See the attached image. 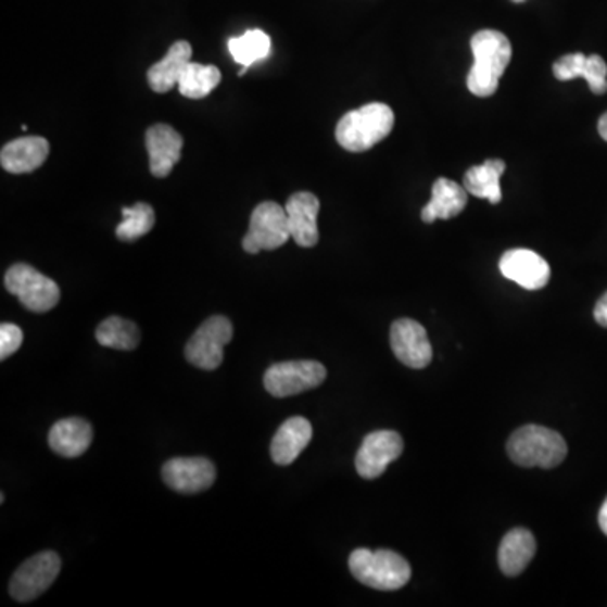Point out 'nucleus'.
I'll list each match as a JSON object with an SVG mask.
<instances>
[{"instance_id": "obj_1", "label": "nucleus", "mask_w": 607, "mask_h": 607, "mask_svg": "<svg viewBox=\"0 0 607 607\" xmlns=\"http://www.w3.org/2000/svg\"><path fill=\"white\" fill-rule=\"evenodd\" d=\"M472 63L468 88L476 97L486 99L496 93L499 79L511 61V42L499 30H479L471 39Z\"/></svg>"}, {"instance_id": "obj_2", "label": "nucleus", "mask_w": 607, "mask_h": 607, "mask_svg": "<svg viewBox=\"0 0 607 607\" xmlns=\"http://www.w3.org/2000/svg\"><path fill=\"white\" fill-rule=\"evenodd\" d=\"M506 451L509 459L521 468L552 469L567 457L566 439L555 430L535 423L515 430Z\"/></svg>"}, {"instance_id": "obj_3", "label": "nucleus", "mask_w": 607, "mask_h": 607, "mask_svg": "<svg viewBox=\"0 0 607 607\" xmlns=\"http://www.w3.org/2000/svg\"><path fill=\"white\" fill-rule=\"evenodd\" d=\"M395 125L393 110L385 103H368L344 115L337 125V140L350 152H365L387 139Z\"/></svg>"}, {"instance_id": "obj_4", "label": "nucleus", "mask_w": 607, "mask_h": 607, "mask_svg": "<svg viewBox=\"0 0 607 607\" xmlns=\"http://www.w3.org/2000/svg\"><path fill=\"white\" fill-rule=\"evenodd\" d=\"M347 564L356 581L377 591H396L410 581L407 560L392 551L358 548L350 555Z\"/></svg>"}, {"instance_id": "obj_5", "label": "nucleus", "mask_w": 607, "mask_h": 607, "mask_svg": "<svg viewBox=\"0 0 607 607\" xmlns=\"http://www.w3.org/2000/svg\"><path fill=\"white\" fill-rule=\"evenodd\" d=\"M5 289L33 313H48L61 299L58 283L27 264H15L4 277Z\"/></svg>"}, {"instance_id": "obj_6", "label": "nucleus", "mask_w": 607, "mask_h": 607, "mask_svg": "<svg viewBox=\"0 0 607 607\" xmlns=\"http://www.w3.org/2000/svg\"><path fill=\"white\" fill-rule=\"evenodd\" d=\"M325 365L314 359L283 362L271 365L264 375V387L271 396L286 399L317 389L326 380Z\"/></svg>"}, {"instance_id": "obj_7", "label": "nucleus", "mask_w": 607, "mask_h": 607, "mask_svg": "<svg viewBox=\"0 0 607 607\" xmlns=\"http://www.w3.org/2000/svg\"><path fill=\"white\" fill-rule=\"evenodd\" d=\"M233 338V326L225 316L207 317L186 344V359L201 370L213 371L223 363L225 346Z\"/></svg>"}, {"instance_id": "obj_8", "label": "nucleus", "mask_w": 607, "mask_h": 607, "mask_svg": "<svg viewBox=\"0 0 607 607\" xmlns=\"http://www.w3.org/2000/svg\"><path fill=\"white\" fill-rule=\"evenodd\" d=\"M291 238L286 206L274 201H265L253 210L250 216L249 233L243 238L242 246L246 253L262 250H277Z\"/></svg>"}, {"instance_id": "obj_9", "label": "nucleus", "mask_w": 607, "mask_h": 607, "mask_svg": "<svg viewBox=\"0 0 607 607\" xmlns=\"http://www.w3.org/2000/svg\"><path fill=\"white\" fill-rule=\"evenodd\" d=\"M60 570V555L56 552H41L15 570L9 584V593L20 603L35 600L56 581Z\"/></svg>"}, {"instance_id": "obj_10", "label": "nucleus", "mask_w": 607, "mask_h": 607, "mask_svg": "<svg viewBox=\"0 0 607 607\" xmlns=\"http://www.w3.org/2000/svg\"><path fill=\"white\" fill-rule=\"evenodd\" d=\"M404 453V439L393 430H377L363 439L356 454V471L363 479H377Z\"/></svg>"}, {"instance_id": "obj_11", "label": "nucleus", "mask_w": 607, "mask_h": 607, "mask_svg": "<svg viewBox=\"0 0 607 607\" xmlns=\"http://www.w3.org/2000/svg\"><path fill=\"white\" fill-rule=\"evenodd\" d=\"M390 344L396 359L408 368L422 370L432 362V346L426 328L414 319H399L390 329Z\"/></svg>"}, {"instance_id": "obj_12", "label": "nucleus", "mask_w": 607, "mask_h": 607, "mask_svg": "<svg viewBox=\"0 0 607 607\" xmlns=\"http://www.w3.org/2000/svg\"><path fill=\"white\" fill-rule=\"evenodd\" d=\"M164 483L182 494H197L212 488L216 468L206 457H174L163 468Z\"/></svg>"}, {"instance_id": "obj_13", "label": "nucleus", "mask_w": 607, "mask_h": 607, "mask_svg": "<svg viewBox=\"0 0 607 607\" xmlns=\"http://www.w3.org/2000/svg\"><path fill=\"white\" fill-rule=\"evenodd\" d=\"M499 270L527 291H540L551 280V265L533 250H508L499 261Z\"/></svg>"}, {"instance_id": "obj_14", "label": "nucleus", "mask_w": 607, "mask_h": 607, "mask_svg": "<svg viewBox=\"0 0 607 607\" xmlns=\"http://www.w3.org/2000/svg\"><path fill=\"white\" fill-rule=\"evenodd\" d=\"M185 139L167 124H155L146 132V148L151 161V173L155 178H166L173 173L182 154Z\"/></svg>"}, {"instance_id": "obj_15", "label": "nucleus", "mask_w": 607, "mask_h": 607, "mask_svg": "<svg viewBox=\"0 0 607 607\" xmlns=\"http://www.w3.org/2000/svg\"><path fill=\"white\" fill-rule=\"evenodd\" d=\"M321 203L313 193L301 191L292 194L287 200L286 212L289 219V230L294 242L304 249L316 246L319 242V228H317V216H319Z\"/></svg>"}, {"instance_id": "obj_16", "label": "nucleus", "mask_w": 607, "mask_h": 607, "mask_svg": "<svg viewBox=\"0 0 607 607\" xmlns=\"http://www.w3.org/2000/svg\"><path fill=\"white\" fill-rule=\"evenodd\" d=\"M50 155V142L45 137H21L5 143L0 164L8 173L27 174L39 169Z\"/></svg>"}, {"instance_id": "obj_17", "label": "nucleus", "mask_w": 607, "mask_h": 607, "mask_svg": "<svg viewBox=\"0 0 607 607\" xmlns=\"http://www.w3.org/2000/svg\"><path fill=\"white\" fill-rule=\"evenodd\" d=\"M313 439V426L304 417H291L280 426L271 439L270 454L274 463L289 466L306 450Z\"/></svg>"}, {"instance_id": "obj_18", "label": "nucleus", "mask_w": 607, "mask_h": 607, "mask_svg": "<svg viewBox=\"0 0 607 607\" xmlns=\"http://www.w3.org/2000/svg\"><path fill=\"white\" fill-rule=\"evenodd\" d=\"M191 56H193V50L188 41L174 42L166 56L149 68V87L155 93H167L174 87H178L186 66L191 63Z\"/></svg>"}, {"instance_id": "obj_19", "label": "nucleus", "mask_w": 607, "mask_h": 607, "mask_svg": "<svg viewBox=\"0 0 607 607\" xmlns=\"http://www.w3.org/2000/svg\"><path fill=\"white\" fill-rule=\"evenodd\" d=\"M536 554V540L527 529H515L499 543V569L508 578H517L532 562Z\"/></svg>"}, {"instance_id": "obj_20", "label": "nucleus", "mask_w": 607, "mask_h": 607, "mask_svg": "<svg viewBox=\"0 0 607 607\" xmlns=\"http://www.w3.org/2000/svg\"><path fill=\"white\" fill-rule=\"evenodd\" d=\"M468 206V191L447 178H439L432 186V200L422 210V222L434 223L435 219H450L460 215Z\"/></svg>"}, {"instance_id": "obj_21", "label": "nucleus", "mask_w": 607, "mask_h": 607, "mask_svg": "<svg viewBox=\"0 0 607 607\" xmlns=\"http://www.w3.org/2000/svg\"><path fill=\"white\" fill-rule=\"evenodd\" d=\"M93 441V429L87 420L72 417L54 423L50 430L48 442L51 450L63 457H78L87 453Z\"/></svg>"}, {"instance_id": "obj_22", "label": "nucleus", "mask_w": 607, "mask_h": 607, "mask_svg": "<svg viewBox=\"0 0 607 607\" xmlns=\"http://www.w3.org/2000/svg\"><path fill=\"white\" fill-rule=\"evenodd\" d=\"M506 164L502 159H490L486 163L471 167L465 174V188L469 194L498 204L503 200L502 176Z\"/></svg>"}, {"instance_id": "obj_23", "label": "nucleus", "mask_w": 607, "mask_h": 607, "mask_svg": "<svg viewBox=\"0 0 607 607\" xmlns=\"http://www.w3.org/2000/svg\"><path fill=\"white\" fill-rule=\"evenodd\" d=\"M271 42L267 33L262 29L246 30L240 38H231L228 41V51L237 63L243 66L238 75L243 76L250 66L257 61L265 60L270 54Z\"/></svg>"}, {"instance_id": "obj_24", "label": "nucleus", "mask_w": 607, "mask_h": 607, "mask_svg": "<svg viewBox=\"0 0 607 607\" xmlns=\"http://www.w3.org/2000/svg\"><path fill=\"white\" fill-rule=\"evenodd\" d=\"M222 81V73L216 66L200 65L191 61L186 66L181 79H179V93L186 99L200 100L212 93Z\"/></svg>"}, {"instance_id": "obj_25", "label": "nucleus", "mask_w": 607, "mask_h": 607, "mask_svg": "<svg viewBox=\"0 0 607 607\" xmlns=\"http://www.w3.org/2000/svg\"><path fill=\"white\" fill-rule=\"evenodd\" d=\"M97 341L112 350H136L140 343V329L137 328L136 323L127 321L124 317L112 316L97 328Z\"/></svg>"}, {"instance_id": "obj_26", "label": "nucleus", "mask_w": 607, "mask_h": 607, "mask_svg": "<svg viewBox=\"0 0 607 607\" xmlns=\"http://www.w3.org/2000/svg\"><path fill=\"white\" fill-rule=\"evenodd\" d=\"M122 215L124 219L115 230L122 242H136L154 228L155 213L151 204L137 203L132 207H124Z\"/></svg>"}, {"instance_id": "obj_27", "label": "nucleus", "mask_w": 607, "mask_h": 607, "mask_svg": "<svg viewBox=\"0 0 607 607\" xmlns=\"http://www.w3.org/2000/svg\"><path fill=\"white\" fill-rule=\"evenodd\" d=\"M587 68V56L582 53L566 54L554 63V76L560 81L584 78Z\"/></svg>"}, {"instance_id": "obj_28", "label": "nucleus", "mask_w": 607, "mask_h": 607, "mask_svg": "<svg viewBox=\"0 0 607 607\" xmlns=\"http://www.w3.org/2000/svg\"><path fill=\"white\" fill-rule=\"evenodd\" d=\"M585 81L594 94H604L607 91V65L599 54L587 56V68H585Z\"/></svg>"}, {"instance_id": "obj_29", "label": "nucleus", "mask_w": 607, "mask_h": 607, "mask_svg": "<svg viewBox=\"0 0 607 607\" xmlns=\"http://www.w3.org/2000/svg\"><path fill=\"white\" fill-rule=\"evenodd\" d=\"M23 340L24 334L20 326L11 325V323L0 326V359L14 355L23 344Z\"/></svg>"}, {"instance_id": "obj_30", "label": "nucleus", "mask_w": 607, "mask_h": 607, "mask_svg": "<svg viewBox=\"0 0 607 607\" xmlns=\"http://www.w3.org/2000/svg\"><path fill=\"white\" fill-rule=\"evenodd\" d=\"M594 319H596L597 325L607 328V292L597 301L596 307H594Z\"/></svg>"}, {"instance_id": "obj_31", "label": "nucleus", "mask_w": 607, "mask_h": 607, "mask_svg": "<svg viewBox=\"0 0 607 607\" xmlns=\"http://www.w3.org/2000/svg\"><path fill=\"white\" fill-rule=\"evenodd\" d=\"M599 527L604 535H607V498L606 502L603 503V506H600Z\"/></svg>"}, {"instance_id": "obj_32", "label": "nucleus", "mask_w": 607, "mask_h": 607, "mask_svg": "<svg viewBox=\"0 0 607 607\" xmlns=\"http://www.w3.org/2000/svg\"><path fill=\"white\" fill-rule=\"evenodd\" d=\"M597 127H599L600 137L607 142V112L599 118V125H597Z\"/></svg>"}, {"instance_id": "obj_33", "label": "nucleus", "mask_w": 607, "mask_h": 607, "mask_svg": "<svg viewBox=\"0 0 607 607\" xmlns=\"http://www.w3.org/2000/svg\"><path fill=\"white\" fill-rule=\"evenodd\" d=\"M514 2H523V0H514Z\"/></svg>"}]
</instances>
